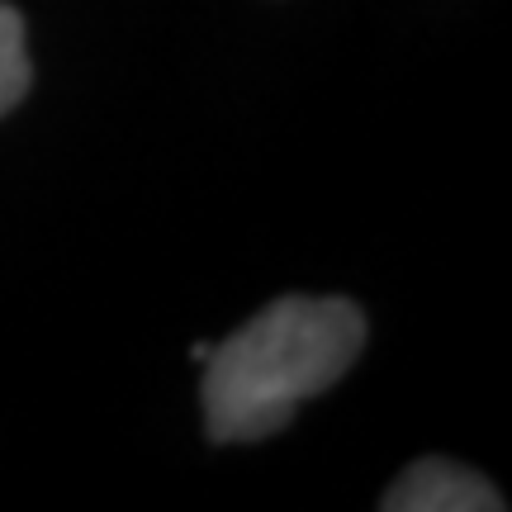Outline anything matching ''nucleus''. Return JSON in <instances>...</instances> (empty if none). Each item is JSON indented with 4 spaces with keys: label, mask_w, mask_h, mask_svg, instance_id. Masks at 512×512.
<instances>
[{
    "label": "nucleus",
    "mask_w": 512,
    "mask_h": 512,
    "mask_svg": "<svg viewBox=\"0 0 512 512\" xmlns=\"http://www.w3.org/2000/svg\"><path fill=\"white\" fill-rule=\"evenodd\" d=\"M366 318L351 299L285 294L204 361V427L214 441H261L351 370Z\"/></svg>",
    "instance_id": "nucleus-1"
},
{
    "label": "nucleus",
    "mask_w": 512,
    "mask_h": 512,
    "mask_svg": "<svg viewBox=\"0 0 512 512\" xmlns=\"http://www.w3.org/2000/svg\"><path fill=\"white\" fill-rule=\"evenodd\" d=\"M384 512H498L503 494L475 470L446 456H422L403 470L389 494L380 498Z\"/></svg>",
    "instance_id": "nucleus-2"
},
{
    "label": "nucleus",
    "mask_w": 512,
    "mask_h": 512,
    "mask_svg": "<svg viewBox=\"0 0 512 512\" xmlns=\"http://www.w3.org/2000/svg\"><path fill=\"white\" fill-rule=\"evenodd\" d=\"M29 53H24V19L0 5V114H10L29 91Z\"/></svg>",
    "instance_id": "nucleus-3"
}]
</instances>
